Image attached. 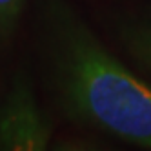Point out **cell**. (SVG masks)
<instances>
[{
	"instance_id": "cell-1",
	"label": "cell",
	"mask_w": 151,
	"mask_h": 151,
	"mask_svg": "<svg viewBox=\"0 0 151 151\" xmlns=\"http://www.w3.org/2000/svg\"><path fill=\"white\" fill-rule=\"evenodd\" d=\"M66 91L77 111L126 140L151 147V88L80 33L68 37Z\"/></svg>"
},
{
	"instance_id": "cell-2",
	"label": "cell",
	"mask_w": 151,
	"mask_h": 151,
	"mask_svg": "<svg viewBox=\"0 0 151 151\" xmlns=\"http://www.w3.org/2000/svg\"><path fill=\"white\" fill-rule=\"evenodd\" d=\"M49 129L26 84H17L0 109V147L13 151L44 149Z\"/></svg>"
},
{
	"instance_id": "cell-3",
	"label": "cell",
	"mask_w": 151,
	"mask_h": 151,
	"mask_svg": "<svg viewBox=\"0 0 151 151\" xmlns=\"http://www.w3.org/2000/svg\"><path fill=\"white\" fill-rule=\"evenodd\" d=\"M22 6L24 0H0V33H6L13 27Z\"/></svg>"
},
{
	"instance_id": "cell-4",
	"label": "cell",
	"mask_w": 151,
	"mask_h": 151,
	"mask_svg": "<svg viewBox=\"0 0 151 151\" xmlns=\"http://www.w3.org/2000/svg\"><path fill=\"white\" fill-rule=\"evenodd\" d=\"M138 51L142 58L146 60V64L151 69V37H144V38H138Z\"/></svg>"
}]
</instances>
